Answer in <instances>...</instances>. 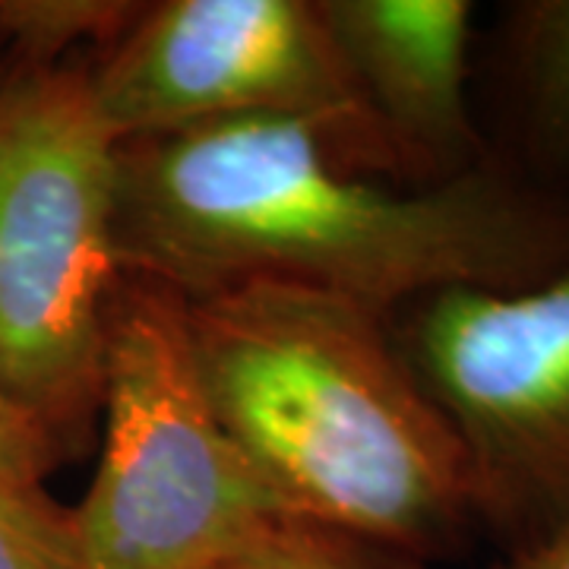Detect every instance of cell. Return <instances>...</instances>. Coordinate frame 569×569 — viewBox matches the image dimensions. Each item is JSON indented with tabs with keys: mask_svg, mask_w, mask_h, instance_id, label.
<instances>
[{
	"mask_svg": "<svg viewBox=\"0 0 569 569\" xmlns=\"http://www.w3.org/2000/svg\"><path fill=\"white\" fill-rule=\"evenodd\" d=\"M493 569H569V526L535 538L529 545L503 550Z\"/></svg>",
	"mask_w": 569,
	"mask_h": 569,
	"instance_id": "cell-13",
	"label": "cell"
},
{
	"mask_svg": "<svg viewBox=\"0 0 569 569\" xmlns=\"http://www.w3.org/2000/svg\"><path fill=\"white\" fill-rule=\"evenodd\" d=\"M500 73L519 152L512 168L569 193V0L509 3Z\"/></svg>",
	"mask_w": 569,
	"mask_h": 569,
	"instance_id": "cell-8",
	"label": "cell"
},
{
	"mask_svg": "<svg viewBox=\"0 0 569 569\" xmlns=\"http://www.w3.org/2000/svg\"><path fill=\"white\" fill-rule=\"evenodd\" d=\"M89 82L118 142L291 118L320 127L348 168L408 183L317 0L142 3L121 39L89 61Z\"/></svg>",
	"mask_w": 569,
	"mask_h": 569,
	"instance_id": "cell-5",
	"label": "cell"
},
{
	"mask_svg": "<svg viewBox=\"0 0 569 569\" xmlns=\"http://www.w3.org/2000/svg\"><path fill=\"white\" fill-rule=\"evenodd\" d=\"M178 301L203 399L291 519L427 563L466 548L468 456L389 317L282 282Z\"/></svg>",
	"mask_w": 569,
	"mask_h": 569,
	"instance_id": "cell-2",
	"label": "cell"
},
{
	"mask_svg": "<svg viewBox=\"0 0 569 569\" xmlns=\"http://www.w3.org/2000/svg\"><path fill=\"white\" fill-rule=\"evenodd\" d=\"M399 313L396 346L466 449L478 529L512 550L569 526V260L529 288H443Z\"/></svg>",
	"mask_w": 569,
	"mask_h": 569,
	"instance_id": "cell-6",
	"label": "cell"
},
{
	"mask_svg": "<svg viewBox=\"0 0 569 569\" xmlns=\"http://www.w3.org/2000/svg\"><path fill=\"white\" fill-rule=\"evenodd\" d=\"M219 569H430V563L351 531L282 519Z\"/></svg>",
	"mask_w": 569,
	"mask_h": 569,
	"instance_id": "cell-10",
	"label": "cell"
},
{
	"mask_svg": "<svg viewBox=\"0 0 569 569\" xmlns=\"http://www.w3.org/2000/svg\"><path fill=\"white\" fill-rule=\"evenodd\" d=\"M377 127L411 187L493 159L475 121L468 0H317Z\"/></svg>",
	"mask_w": 569,
	"mask_h": 569,
	"instance_id": "cell-7",
	"label": "cell"
},
{
	"mask_svg": "<svg viewBox=\"0 0 569 569\" xmlns=\"http://www.w3.org/2000/svg\"><path fill=\"white\" fill-rule=\"evenodd\" d=\"M104 443L73 509L77 569H219L291 519L197 383L181 301L127 279L104 348Z\"/></svg>",
	"mask_w": 569,
	"mask_h": 569,
	"instance_id": "cell-4",
	"label": "cell"
},
{
	"mask_svg": "<svg viewBox=\"0 0 569 569\" xmlns=\"http://www.w3.org/2000/svg\"><path fill=\"white\" fill-rule=\"evenodd\" d=\"M130 0H0V51L10 63L48 67L104 54L140 17Z\"/></svg>",
	"mask_w": 569,
	"mask_h": 569,
	"instance_id": "cell-9",
	"label": "cell"
},
{
	"mask_svg": "<svg viewBox=\"0 0 569 569\" xmlns=\"http://www.w3.org/2000/svg\"><path fill=\"white\" fill-rule=\"evenodd\" d=\"M118 260L178 298L282 282L392 320L443 288L545 282L569 260V193L497 152L408 187L348 168L313 123L238 118L118 146Z\"/></svg>",
	"mask_w": 569,
	"mask_h": 569,
	"instance_id": "cell-1",
	"label": "cell"
},
{
	"mask_svg": "<svg viewBox=\"0 0 569 569\" xmlns=\"http://www.w3.org/2000/svg\"><path fill=\"white\" fill-rule=\"evenodd\" d=\"M7 70H10V63H7V54L0 51V80L7 77Z\"/></svg>",
	"mask_w": 569,
	"mask_h": 569,
	"instance_id": "cell-14",
	"label": "cell"
},
{
	"mask_svg": "<svg viewBox=\"0 0 569 569\" xmlns=\"http://www.w3.org/2000/svg\"><path fill=\"white\" fill-rule=\"evenodd\" d=\"M92 54L0 80V389L70 459L102 411L118 260V146Z\"/></svg>",
	"mask_w": 569,
	"mask_h": 569,
	"instance_id": "cell-3",
	"label": "cell"
},
{
	"mask_svg": "<svg viewBox=\"0 0 569 569\" xmlns=\"http://www.w3.org/2000/svg\"><path fill=\"white\" fill-rule=\"evenodd\" d=\"M63 459V449L0 389V493L44 485Z\"/></svg>",
	"mask_w": 569,
	"mask_h": 569,
	"instance_id": "cell-12",
	"label": "cell"
},
{
	"mask_svg": "<svg viewBox=\"0 0 569 569\" xmlns=\"http://www.w3.org/2000/svg\"><path fill=\"white\" fill-rule=\"evenodd\" d=\"M0 569H77L73 509L44 485L0 493Z\"/></svg>",
	"mask_w": 569,
	"mask_h": 569,
	"instance_id": "cell-11",
	"label": "cell"
}]
</instances>
